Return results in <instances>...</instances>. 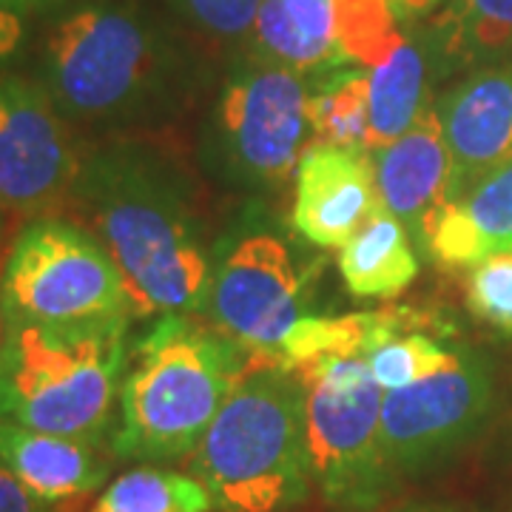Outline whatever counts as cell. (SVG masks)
I'll return each mask as SVG.
<instances>
[{"instance_id": "6da1fadb", "label": "cell", "mask_w": 512, "mask_h": 512, "mask_svg": "<svg viewBox=\"0 0 512 512\" xmlns=\"http://www.w3.org/2000/svg\"><path fill=\"white\" fill-rule=\"evenodd\" d=\"M72 200L126 279L134 316H188L208 305L214 271L183 200L137 151L83 160Z\"/></svg>"}, {"instance_id": "7a4b0ae2", "label": "cell", "mask_w": 512, "mask_h": 512, "mask_svg": "<svg viewBox=\"0 0 512 512\" xmlns=\"http://www.w3.org/2000/svg\"><path fill=\"white\" fill-rule=\"evenodd\" d=\"M214 512H288L308 501L313 461L305 384L279 353L254 350L191 456Z\"/></svg>"}, {"instance_id": "3957f363", "label": "cell", "mask_w": 512, "mask_h": 512, "mask_svg": "<svg viewBox=\"0 0 512 512\" xmlns=\"http://www.w3.org/2000/svg\"><path fill=\"white\" fill-rule=\"evenodd\" d=\"M251 356L254 350L185 313L160 316L131 345L111 456L143 464L194 456Z\"/></svg>"}, {"instance_id": "277c9868", "label": "cell", "mask_w": 512, "mask_h": 512, "mask_svg": "<svg viewBox=\"0 0 512 512\" xmlns=\"http://www.w3.org/2000/svg\"><path fill=\"white\" fill-rule=\"evenodd\" d=\"M131 359V316L86 325H3L0 421L106 444Z\"/></svg>"}, {"instance_id": "5b68a950", "label": "cell", "mask_w": 512, "mask_h": 512, "mask_svg": "<svg viewBox=\"0 0 512 512\" xmlns=\"http://www.w3.org/2000/svg\"><path fill=\"white\" fill-rule=\"evenodd\" d=\"M305 384L313 484L333 510L367 512L382 504L393 470L382 447L384 390L365 356H316L288 365Z\"/></svg>"}, {"instance_id": "8992f818", "label": "cell", "mask_w": 512, "mask_h": 512, "mask_svg": "<svg viewBox=\"0 0 512 512\" xmlns=\"http://www.w3.org/2000/svg\"><path fill=\"white\" fill-rule=\"evenodd\" d=\"M3 325H86L131 316L126 279L86 225L37 217L3 265Z\"/></svg>"}, {"instance_id": "52a82bcc", "label": "cell", "mask_w": 512, "mask_h": 512, "mask_svg": "<svg viewBox=\"0 0 512 512\" xmlns=\"http://www.w3.org/2000/svg\"><path fill=\"white\" fill-rule=\"evenodd\" d=\"M157 69L146 23L117 3H86L46 43V92L72 117L106 120L134 109Z\"/></svg>"}, {"instance_id": "ba28073f", "label": "cell", "mask_w": 512, "mask_h": 512, "mask_svg": "<svg viewBox=\"0 0 512 512\" xmlns=\"http://www.w3.org/2000/svg\"><path fill=\"white\" fill-rule=\"evenodd\" d=\"M493 407V379L484 359L458 350L450 365L421 382L384 393L382 447L390 470L419 473L456 453Z\"/></svg>"}, {"instance_id": "9c48e42d", "label": "cell", "mask_w": 512, "mask_h": 512, "mask_svg": "<svg viewBox=\"0 0 512 512\" xmlns=\"http://www.w3.org/2000/svg\"><path fill=\"white\" fill-rule=\"evenodd\" d=\"M305 276L274 234L237 239L214 268L208 313L214 328L248 350L279 353L293 325L308 316Z\"/></svg>"}, {"instance_id": "30bf717a", "label": "cell", "mask_w": 512, "mask_h": 512, "mask_svg": "<svg viewBox=\"0 0 512 512\" xmlns=\"http://www.w3.org/2000/svg\"><path fill=\"white\" fill-rule=\"evenodd\" d=\"M305 83L282 66L234 77L220 100V134L234 171L259 185H282L308 148Z\"/></svg>"}, {"instance_id": "8fae6325", "label": "cell", "mask_w": 512, "mask_h": 512, "mask_svg": "<svg viewBox=\"0 0 512 512\" xmlns=\"http://www.w3.org/2000/svg\"><path fill=\"white\" fill-rule=\"evenodd\" d=\"M83 160L52 94L35 83L0 77V205L40 211L72 197Z\"/></svg>"}, {"instance_id": "7c38bea8", "label": "cell", "mask_w": 512, "mask_h": 512, "mask_svg": "<svg viewBox=\"0 0 512 512\" xmlns=\"http://www.w3.org/2000/svg\"><path fill=\"white\" fill-rule=\"evenodd\" d=\"M382 208L367 148L313 143L296 165L291 225L316 248H342Z\"/></svg>"}, {"instance_id": "4fadbf2b", "label": "cell", "mask_w": 512, "mask_h": 512, "mask_svg": "<svg viewBox=\"0 0 512 512\" xmlns=\"http://www.w3.org/2000/svg\"><path fill=\"white\" fill-rule=\"evenodd\" d=\"M373 157L376 191L384 208L424 245L433 220L450 205V148L444 140L439 111L424 106L416 123L399 140L379 148Z\"/></svg>"}, {"instance_id": "5bb4252c", "label": "cell", "mask_w": 512, "mask_h": 512, "mask_svg": "<svg viewBox=\"0 0 512 512\" xmlns=\"http://www.w3.org/2000/svg\"><path fill=\"white\" fill-rule=\"evenodd\" d=\"M436 111L453 163L450 202H456L512 154V66L473 74Z\"/></svg>"}, {"instance_id": "9a60e30c", "label": "cell", "mask_w": 512, "mask_h": 512, "mask_svg": "<svg viewBox=\"0 0 512 512\" xmlns=\"http://www.w3.org/2000/svg\"><path fill=\"white\" fill-rule=\"evenodd\" d=\"M0 464L46 507L94 493L111 470L103 444L37 433L12 421H0Z\"/></svg>"}, {"instance_id": "2e32d148", "label": "cell", "mask_w": 512, "mask_h": 512, "mask_svg": "<svg viewBox=\"0 0 512 512\" xmlns=\"http://www.w3.org/2000/svg\"><path fill=\"white\" fill-rule=\"evenodd\" d=\"M421 248L447 268H476L490 256L512 254V154L461 200L444 205Z\"/></svg>"}, {"instance_id": "e0dca14e", "label": "cell", "mask_w": 512, "mask_h": 512, "mask_svg": "<svg viewBox=\"0 0 512 512\" xmlns=\"http://www.w3.org/2000/svg\"><path fill=\"white\" fill-rule=\"evenodd\" d=\"M254 35L259 49L291 72L342 57L336 0H262Z\"/></svg>"}, {"instance_id": "ac0fdd59", "label": "cell", "mask_w": 512, "mask_h": 512, "mask_svg": "<svg viewBox=\"0 0 512 512\" xmlns=\"http://www.w3.org/2000/svg\"><path fill=\"white\" fill-rule=\"evenodd\" d=\"M339 274L359 299H390L419 276L410 231L387 208H379L365 228L339 248Z\"/></svg>"}, {"instance_id": "d6986e66", "label": "cell", "mask_w": 512, "mask_h": 512, "mask_svg": "<svg viewBox=\"0 0 512 512\" xmlns=\"http://www.w3.org/2000/svg\"><path fill=\"white\" fill-rule=\"evenodd\" d=\"M89 512H214V504L191 473L143 464L114 478Z\"/></svg>"}, {"instance_id": "ffe728a7", "label": "cell", "mask_w": 512, "mask_h": 512, "mask_svg": "<svg viewBox=\"0 0 512 512\" xmlns=\"http://www.w3.org/2000/svg\"><path fill=\"white\" fill-rule=\"evenodd\" d=\"M439 32L447 55L464 63L512 60V0H453Z\"/></svg>"}, {"instance_id": "44dd1931", "label": "cell", "mask_w": 512, "mask_h": 512, "mask_svg": "<svg viewBox=\"0 0 512 512\" xmlns=\"http://www.w3.org/2000/svg\"><path fill=\"white\" fill-rule=\"evenodd\" d=\"M316 143L345 148H367L370 137V86L365 72L330 74L319 92L308 97Z\"/></svg>"}, {"instance_id": "7402d4cb", "label": "cell", "mask_w": 512, "mask_h": 512, "mask_svg": "<svg viewBox=\"0 0 512 512\" xmlns=\"http://www.w3.org/2000/svg\"><path fill=\"white\" fill-rule=\"evenodd\" d=\"M456 353L458 350L444 348L439 339H430L424 333H396L367 356V365L379 387L390 393L444 370L456 359Z\"/></svg>"}, {"instance_id": "603a6c76", "label": "cell", "mask_w": 512, "mask_h": 512, "mask_svg": "<svg viewBox=\"0 0 512 512\" xmlns=\"http://www.w3.org/2000/svg\"><path fill=\"white\" fill-rule=\"evenodd\" d=\"M467 305L476 319L512 333V254L478 262L467 285Z\"/></svg>"}, {"instance_id": "cb8c5ba5", "label": "cell", "mask_w": 512, "mask_h": 512, "mask_svg": "<svg viewBox=\"0 0 512 512\" xmlns=\"http://www.w3.org/2000/svg\"><path fill=\"white\" fill-rule=\"evenodd\" d=\"M185 6L205 29L234 37L254 26L262 0H185Z\"/></svg>"}, {"instance_id": "d4e9b609", "label": "cell", "mask_w": 512, "mask_h": 512, "mask_svg": "<svg viewBox=\"0 0 512 512\" xmlns=\"http://www.w3.org/2000/svg\"><path fill=\"white\" fill-rule=\"evenodd\" d=\"M0 512H52L0 464Z\"/></svg>"}, {"instance_id": "484cf974", "label": "cell", "mask_w": 512, "mask_h": 512, "mask_svg": "<svg viewBox=\"0 0 512 512\" xmlns=\"http://www.w3.org/2000/svg\"><path fill=\"white\" fill-rule=\"evenodd\" d=\"M20 40H23V20L18 12L0 6V63L18 52Z\"/></svg>"}, {"instance_id": "4316f807", "label": "cell", "mask_w": 512, "mask_h": 512, "mask_svg": "<svg viewBox=\"0 0 512 512\" xmlns=\"http://www.w3.org/2000/svg\"><path fill=\"white\" fill-rule=\"evenodd\" d=\"M40 3H46V0H0V6H6V9H12L18 15H23L26 9H35Z\"/></svg>"}, {"instance_id": "83f0119b", "label": "cell", "mask_w": 512, "mask_h": 512, "mask_svg": "<svg viewBox=\"0 0 512 512\" xmlns=\"http://www.w3.org/2000/svg\"><path fill=\"white\" fill-rule=\"evenodd\" d=\"M3 265H6V254H3V239H0V291H3ZM0 333H3V293H0Z\"/></svg>"}, {"instance_id": "f1b7e54d", "label": "cell", "mask_w": 512, "mask_h": 512, "mask_svg": "<svg viewBox=\"0 0 512 512\" xmlns=\"http://www.w3.org/2000/svg\"><path fill=\"white\" fill-rule=\"evenodd\" d=\"M399 512H441V510H421V507H407V510H399Z\"/></svg>"}, {"instance_id": "f546056e", "label": "cell", "mask_w": 512, "mask_h": 512, "mask_svg": "<svg viewBox=\"0 0 512 512\" xmlns=\"http://www.w3.org/2000/svg\"><path fill=\"white\" fill-rule=\"evenodd\" d=\"M430 3H439V0H427V6H430Z\"/></svg>"}]
</instances>
